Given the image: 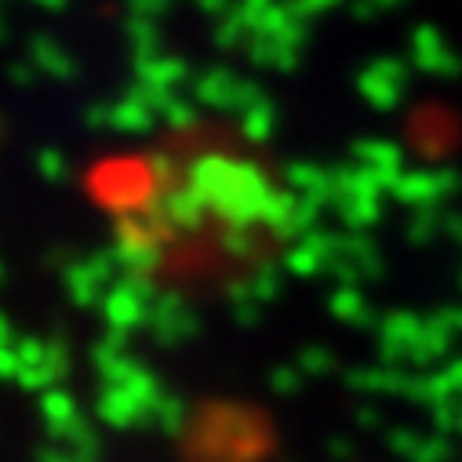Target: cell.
<instances>
[{
    "mask_svg": "<svg viewBox=\"0 0 462 462\" xmlns=\"http://www.w3.org/2000/svg\"><path fill=\"white\" fill-rule=\"evenodd\" d=\"M245 135L252 143H263L270 135V109H252L248 117H245Z\"/></svg>",
    "mask_w": 462,
    "mask_h": 462,
    "instance_id": "cell-20",
    "label": "cell"
},
{
    "mask_svg": "<svg viewBox=\"0 0 462 462\" xmlns=\"http://www.w3.org/2000/svg\"><path fill=\"white\" fill-rule=\"evenodd\" d=\"M277 284H281V273H277L273 263H263V266L255 270V277H252V291L259 295V302H263V299H273V295H277Z\"/></svg>",
    "mask_w": 462,
    "mask_h": 462,
    "instance_id": "cell-19",
    "label": "cell"
},
{
    "mask_svg": "<svg viewBox=\"0 0 462 462\" xmlns=\"http://www.w3.org/2000/svg\"><path fill=\"white\" fill-rule=\"evenodd\" d=\"M48 437L51 440L37 448V462H98V455H102L98 430L84 415H77L69 426L55 430Z\"/></svg>",
    "mask_w": 462,
    "mask_h": 462,
    "instance_id": "cell-7",
    "label": "cell"
},
{
    "mask_svg": "<svg viewBox=\"0 0 462 462\" xmlns=\"http://www.w3.org/2000/svg\"><path fill=\"white\" fill-rule=\"evenodd\" d=\"M200 335V313L182 291H161L150 320V338L161 350H179V346L193 342Z\"/></svg>",
    "mask_w": 462,
    "mask_h": 462,
    "instance_id": "cell-5",
    "label": "cell"
},
{
    "mask_svg": "<svg viewBox=\"0 0 462 462\" xmlns=\"http://www.w3.org/2000/svg\"><path fill=\"white\" fill-rule=\"evenodd\" d=\"M186 77V66L179 59H143L139 62V80L150 91H171Z\"/></svg>",
    "mask_w": 462,
    "mask_h": 462,
    "instance_id": "cell-12",
    "label": "cell"
},
{
    "mask_svg": "<svg viewBox=\"0 0 462 462\" xmlns=\"http://www.w3.org/2000/svg\"><path fill=\"white\" fill-rule=\"evenodd\" d=\"M95 419L109 430H146V426H153V411L125 386H102L98 390Z\"/></svg>",
    "mask_w": 462,
    "mask_h": 462,
    "instance_id": "cell-8",
    "label": "cell"
},
{
    "mask_svg": "<svg viewBox=\"0 0 462 462\" xmlns=\"http://www.w3.org/2000/svg\"><path fill=\"white\" fill-rule=\"evenodd\" d=\"M19 375L15 383L26 393H48L69 375V342L62 335L41 338V335H19Z\"/></svg>",
    "mask_w": 462,
    "mask_h": 462,
    "instance_id": "cell-2",
    "label": "cell"
},
{
    "mask_svg": "<svg viewBox=\"0 0 462 462\" xmlns=\"http://www.w3.org/2000/svg\"><path fill=\"white\" fill-rule=\"evenodd\" d=\"M226 299H229V313H234L237 324H255L259 320V295L252 291V281L226 284Z\"/></svg>",
    "mask_w": 462,
    "mask_h": 462,
    "instance_id": "cell-14",
    "label": "cell"
},
{
    "mask_svg": "<svg viewBox=\"0 0 462 462\" xmlns=\"http://www.w3.org/2000/svg\"><path fill=\"white\" fill-rule=\"evenodd\" d=\"M157 125V109L146 98L143 88H135L128 98L113 102L109 106V132H121V135H150Z\"/></svg>",
    "mask_w": 462,
    "mask_h": 462,
    "instance_id": "cell-9",
    "label": "cell"
},
{
    "mask_svg": "<svg viewBox=\"0 0 462 462\" xmlns=\"http://www.w3.org/2000/svg\"><path fill=\"white\" fill-rule=\"evenodd\" d=\"M218 248H222L229 259L248 263V259L259 255V237H255V229H222Z\"/></svg>",
    "mask_w": 462,
    "mask_h": 462,
    "instance_id": "cell-15",
    "label": "cell"
},
{
    "mask_svg": "<svg viewBox=\"0 0 462 462\" xmlns=\"http://www.w3.org/2000/svg\"><path fill=\"white\" fill-rule=\"evenodd\" d=\"M241 95H245V84L234 80L229 73H222V69L204 73V77L197 80V88H193V98H197L200 106H215V109H234V106H241V102H245Z\"/></svg>",
    "mask_w": 462,
    "mask_h": 462,
    "instance_id": "cell-10",
    "label": "cell"
},
{
    "mask_svg": "<svg viewBox=\"0 0 462 462\" xmlns=\"http://www.w3.org/2000/svg\"><path fill=\"white\" fill-rule=\"evenodd\" d=\"M150 175H153V186H157V193L179 189V175H182V168H179V157H171V153H153V157H150Z\"/></svg>",
    "mask_w": 462,
    "mask_h": 462,
    "instance_id": "cell-17",
    "label": "cell"
},
{
    "mask_svg": "<svg viewBox=\"0 0 462 462\" xmlns=\"http://www.w3.org/2000/svg\"><path fill=\"white\" fill-rule=\"evenodd\" d=\"M59 277H62V288H66L69 302L77 310H91V306H102L106 291L125 277V270L117 266V259H113L109 248H98L84 259H73Z\"/></svg>",
    "mask_w": 462,
    "mask_h": 462,
    "instance_id": "cell-4",
    "label": "cell"
},
{
    "mask_svg": "<svg viewBox=\"0 0 462 462\" xmlns=\"http://www.w3.org/2000/svg\"><path fill=\"white\" fill-rule=\"evenodd\" d=\"M19 342V335H15V324H12V317L0 310V346H15Z\"/></svg>",
    "mask_w": 462,
    "mask_h": 462,
    "instance_id": "cell-22",
    "label": "cell"
},
{
    "mask_svg": "<svg viewBox=\"0 0 462 462\" xmlns=\"http://www.w3.org/2000/svg\"><path fill=\"white\" fill-rule=\"evenodd\" d=\"M19 375V354L15 346H0V379H15Z\"/></svg>",
    "mask_w": 462,
    "mask_h": 462,
    "instance_id": "cell-21",
    "label": "cell"
},
{
    "mask_svg": "<svg viewBox=\"0 0 462 462\" xmlns=\"http://www.w3.org/2000/svg\"><path fill=\"white\" fill-rule=\"evenodd\" d=\"M77 415H80V408H77V401H73V393H69V390L55 386V390L41 393V419H44L48 433H55V430L69 426Z\"/></svg>",
    "mask_w": 462,
    "mask_h": 462,
    "instance_id": "cell-11",
    "label": "cell"
},
{
    "mask_svg": "<svg viewBox=\"0 0 462 462\" xmlns=\"http://www.w3.org/2000/svg\"><path fill=\"white\" fill-rule=\"evenodd\" d=\"M153 426L164 437H182L189 430V404L179 393H164L157 401V408H153Z\"/></svg>",
    "mask_w": 462,
    "mask_h": 462,
    "instance_id": "cell-13",
    "label": "cell"
},
{
    "mask_svg": "<svg viewBox=\"0 0 462 462\" xmlns=\"http://www.w3.org/2000/svg\"><path fill=\"white\" fill-rule=\"evenodd\" d=\"M37 171H41V179L51 182V186H59V182L69 179V164H66V157H62L59 150H41V153H37Z\"/></svg>",
    "mask_w": 462,
    "mask_h": 462,
    "instance_id": "cell-18",
    "label": "cell"
},
{
    "mask_svg": "<svg viewBox=\"0 0 462 462\" xmlns=\"http://www.w3.org/2000/svg\"><path fill=\"white\" fill-rule=\"evenodd\" d=\"M189 186L204 197L222 229H255L266 218L273 189L266 175L248 161H229L218 153H204L189 164Z\"/></svg>",
    "mask_w": 462,
    "mask_h": 462,
    "instance_id": "cell-1",
    "label": "cell"
},
{
    "mask_svg": "<svg viewBox=\"0 0 462 462\" xmlns=\"http://www.w3.org/2000/svg\"><path fill=\"white\" fill-rule=\"evenodd\" d=\"M157 299H161V291H157V284L150 277H121L102 299L106 331H117V335L150 331Z\"/></svg>",
    "mask_w": 462,
    "mask_h": 462,
    "instance_id": "cell-3",
    "label": "cell"
},
{
    "mask_svg": "<svg viewBox=\"0 0 462 462\" xmlns=\"http://www.w3.org/2000/svg\"><path fill=\"white\" fill-rule=\"evenodd\" d=\"M33 59H37L41 69L51 73V77H73V62H69V55L59 51L51 41H37V44H33Z\"/></svg>",
    "mask_w": 462,
    "mask_h": 462,
    "instance_id": "cell-16",
    "label": "cell"
},
{
    "mask_svg": "<svg viewBox=\"0 0 462 462\" xmlns=\"http://www.w3.org/2000/svg\"><path fill=\"white\" fill-rule=\"evenodd\" d=\"M150 211L161 218V226L168 229V237H179V234H200L211 208L204 204V197L186 182L179 189H168V193H157L146 200Z\"/></svg>",
    "mask_w": 462,
    "mask_h": 462,
    "instance_id": "cell-6",
    "label": "cell"
},
{
    "mask_svg": "<svg viewBox=\"0 0 462 462\" xmlns=\"http://www.w3.org/2000/svg\"><path fill=\"white\" fill-rule=\"evenodd\" d=\"M0 284H5V263H0Z\"/></svg>",
    "mask_w": 462,
    "mask_h": 462,
    "instance_id": "cell-23",
    "label": "cell"
}]
</instances>
